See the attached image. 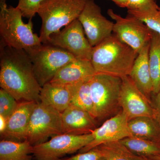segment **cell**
Returning <instances> with one entry per match:
<instances>
[{
  "mask_svg": "<svg viewBox=\"0 0 160 160\" xmlns=\"http://www.w3.org/2000/svg\"><path fill=\"white\" fill-rule=\"evenodd\" d=\"M0 86L18 102H40L42 87L33 71L32 63L26 51L0 42Z\"/></svg>",
  "mask_w": 160,
  "mask_h": 160,
  "instance_id": "obj_1",
  "label": "cell"
},
{
  "mask_svg": "<svg viewBox=\"0 0 160 160\" xmlns=\"http://www.w3.org/2000/svg\"><path fill=\"white\" fill-rule=\"evenodd\" d=\"M138 53L112 33L93 47L91 61L96 73L129 76Z\"/></svg>",
  "mask_w": 160,
  "mask_h": 160,
  "instance_id": "obj_2",
  "label": "cell"
},
{
  "mask_svg": "<svg viewBox=\"0 0 160 160\" xmlns=\"http://www.w3.org/2000/svg\"><path fill=\"white\" fill-rule=\"evenodd\" d=\"M22 17L17 7H8L6 0H0L1 42L12 48L24 50L29 55L42 43L40 37L32 31V19L26 24Z\"/></svg>",
  "mask_w": 160,
  "mask_h": 160,
  "instance_id": "obj_3",
  "label": "cell"
},
{
  "mask_svg": "<svg viewBox=\"0 0 160 160\" xmlns=\"http://www.w3.org/2000/svg\"><path fill=\"white\" fill-rule=\"evenodd\" d=\"M88 0H44L38 14L42 19L40 38L43 44L52 35L78 19Z\"/></svg>",
  "mask_w": 160,
  "mask_h": 160,
  "instance_id": "obj_4",
  "label": "cell"
},
{
  "mask_svg": "<svg viewBox=\"0 0 160 160\" xmlns=\"http://www.w3.org/2000/svg\"><path fill=\"white\" fill-rule=\"evenodd\" d=\"M90 92L94 107V118L105 122L118 113L122 78L96 73L89 81Z\"/></svg>",
  "mask_w": 160,
  "mask_h": 160,
  "instance_id": "obj_5",
  "label": "cell"
},
{
  "mask_svg": "<svg viewBox=\"0 0 160 160\" xmlns=\"http://www.w3.org/2000/svg\"><path fill=\"white\" fill-rule=\"evenodd\" d=\"M63 133L62 113L51 106L38 103L32 114L25 140L35 146L45 142L50 137Z\"/></svg>",
  "mask_w": 160,
  "mask_h": 160,
  "instance_id": "obj_6",
  "label": "cell"
},
{
  "mask_svg": "<svg viewBox=\"0 0 160 160\" xmlns=\"http://www.w3.org/2000/svg\"><path fill=\"white\" fill-rule=\"evenodd\" d=\"M29 55L35 75L41 87L49 82L62 67L76 59L69 52L49 44H42Z\"/></svg>",
  "mask_w": 160,
  "mask_h": 160,
  "instance_id": "obj_7",
  "label": "cell"
},
{
  "mask_svg": "<svg viewBox=\"0 0 160 160\" xmlns=\"http://www.w3.org/2000/svg\"><path fill=\"white\" fill-rule=\"evenodd\" d=\"M107 13L115 22L113 34L138 53L150 43L152 31L142 21L129 14L123 18L111 9Z\"/></svg>",
  "mask_w": 160,
  "mask_h": 160,
  "instance_id": "obj_8",
  "label": "cell"
},
{
  "mask_svg": "<svg viewBox=\"0 0 160 160\" xmlns=\"http://www.w3.org/2000/svg\"><path fill=\"white\" fill-rule=\"evenodd\" d=\"M93 139L92 133L75 135L63 133L52 137L45 142L33 146L36 160H59L66 155L80 151Z\"/></svg>",
  "mask_w": 160,
  "mask_h": 160,
  "instance_id": "obj_9",
  "label": "cell"
},
{
  "mask_svg": "<svg viewBox=\"0 0 160 160\" xmlns=\"http://www.w3.org/2000/svg\"><path fill=\"white\" fill-rule=\"evenodd\" d=\"M46 44L65 49L77 59L91 60L93 47L86 37L78 19L52 35Z\"/></svg>",
  "mask_w": 160,
  "mask_h": 160,
  "instance_id": "obj_10",
  "label": "cell"
},
{
  "mask_svg": "<svg viewBox=\"0 0 160 160\" xmlns=\"http://www.w3.org/2000/svg\"><path fill=\"white\" fill-rule=\"evenodd\" d=\"M78 19L92 47L112 34L114 22L103 15L102 9L94 0H88Z\"/></svg>",
  "mask_w": 160,
  "mask_h": 160,
  "instance_id": "obj_11",
  "label": "cell"
},
{
  "mask_svg": "<svg viewBox=\"0 0 160 160\" xmlns=\"http://www.w3.org/2000/svg\"><path fill=\"white\" fill-rule=\"evenodd\" d=\"M119 105L128 120L140 117L154 118L152 102L141 92L129 76L122 78Z\"/></svg>",
  "mask_w": 160,
  "mask_h": 160,
  "instance_id": "obj_12",
  "label": "cell"
},
{
  "mask_svg": "<svg viewBox=\"0 0 160 160\" xmlns=\"http://www.w3.org/2000/svg\"><path fill=\"white\" fill-rule=\"evenodd\" d=\"M128 118L122 110L103 122L92 133L93 139L81 149L79 152H86L104 143L120 141L131 137L128 126Z\"/></svg>",
  "mask_w": 160,
  "mask_h": 160,
  "instance_id": "obj_13",
  "label": "cell"
},
{
  "mask_svg": "<svg viewBox=\"0 0 160 160\" xmlns=\"http://www.w3.org/2000/svg\"><path fill=\"white\" fill-rule=\"evenodd\" d=\"M95 74L91 61L76 59L60 69L49 83L57 86L77 85L89 81Z\"/></svg>",
  "mask_w": 160,
  "mask_h": 160,
  "instance_id": "obj_14",
  "label": "cell"
},
{
  "mask_svg": "<svg viewBox=\"0 0 160 160\" xmlns=\"http://www.w3.org/2000/svg\"><path fill=\"white\" fill-rule=\"evenodd\" d=\"M37 103L34 101L19 102L17 108L8 118L7 127L1 136V140L25 141L30 118Z\"/></svg>",
  "mask_w": 160,
  "mask_h": 160,
  "instance_id": "obj_15",
  "label": "cell"
},
{
  "mask_svg": "<svg viewBox=\"0 0 160 160\" xmlns=\"http://www.w3.org/2000/svg\"><path fill=\"white\" fill-rule=\"evenodd\" d=\"M63 133L90 134L98 128L97 120L88 112L70 106L62 112Z\"/></svg>",
  "mask_w": 160,
  "mask_h": 160,
  "instance_id": "obj_16",
  "label": "cell"
},
{
  "mask_svg": "<svg viewBox=\"0 0 160 160\" xmlns=\"http://www.w3.org/2000/svg\"><path fill=\"white\" fill-rule=\"evenodd\" d=\"M150 43L140 52L129 75L137 87L152 102L153 86L149 63Z\"/></svg>",
  "mask_w": 160,
  "mask_h": 160,
  "instance_id": "obj_17",
  "label": "cell"
},
{
  "mask_svg": "<svg viewBox=\"0 0 160 160\" xmlns=\"http://www.w3.org/2000/svg\"><path fill=\"white\" fill-rule=\"evenodd\" d=\"M82 84L57 86L46 83L41 88L40 102L52 106L62 113L70 106L72 96Z\"/></svg>",
  "mask_w": 160,
  "mask_h": 160,
  "instance_id": "obj_18",
  "label": "cell"
},
{
  "mask_svg": "<svg viewBox=\"0 0 160 160\" xmlns=\"http://www.w3.org/2000/svg\"><path fill=\"white\" fill-rule=\"evenodd\" d=\"M128 126L131 136L160 145V128L154 118L140 117L130 120Z\"/></svg>",
  "mask_w": 160,
  "mask_h": 160,
  "instance_id": "obj_19",
  "label": "cell"
},
{
  "mask_svg": "<svg viewBox=\"0 0 160 160\" xmlns=\"http://www.w3.org/2000/svg\"><path fill=\"white\" fill-rule=\"evenodd\" d=\"M33 146L26 140L16 142L1 140L0 160H32Z\"/></svg>",
  "mask_w": 160,
  "mask_h": 160,
  "instance_id": "obj_20",
  "label": "cell"
},
{
  "mask_svg": "<svg viewBox=\"0 0 160 160\" xmlns=\"http://www.w3.org/2000/svg\"><path fill=\"white\" fill-rule=\"evenodd\" d=\"M95 148L106 160H147L135 154L120 141L104 143Z\"/></svg>",
  "mask_w": 160,
  "mask_h": 160,
  "instance_id": "obj_21",
  "label": "cell"
},
{
  "mask_svg": "<svg viewBox=\"0 0 160 160\" xmlns=\"http://www.w3.org/2000/svg\"><path fill=\"white\" fill-rule=\"evenodd\" d=\"M149 63L153 94H155L160 91V35L154 31L149 45Z\"/></svg>",
  "mask_w": 160,
  "mask_h": 160,
  "instance_id": "obj_22",
  "label": "cell"
},
{
  "mask_svg": "<svg viewBox=\"0 0 160 160\" xmlns=\"http://www.w3.org/2000/svg\"><path fill=\"white\" fill-rule=\"evenodd\" d=\"M120 142L139 156L148 158L160 155V145L154 142L132 136Z\"/></svg>",
  "mask_w": 160,
  "mask_h": 160,
  "instance_id": "obj_23",
  "label": "cell"
},
{
  "mask_svg": "<svg viewBox=\"0 0 160 160\" xmlns=\"http://www.w3.org/2000/svg\"><path fill=\"white\" fill-rule=\"evenodd\" d=\"M89 81L80 85L72 96L70 106L88 112L94 117V107L90 92Z\"/></svg>",
  "mask_w": 160,
  "mask_h": 160,
  "instance_id": "obj_24",
  "label": "cell"
},
{
  "mask_svg": "<svg viewBox=\"0 0 160 160\" xmlns=\"http://www.w3.org/2000/svg\"><path fill=\"white\" fill-rule=\"evenodd\" d=\"M159 8L157 0H128V14L135 17L153 13Z\"/></svg>",
  "mask_w": 160,
  "mask_h": 160,
  "instance_id": "obj_25",
  "label": "cell"
},
{
  "mask_svg": "<svg viewBox=\"0 0 160 160\" xmlns=\"http://www.w3.org/2000/svg\"><path fill=\"white\" fill-rule=\"evenodd\" d=\"M19 102L11 94L1 88L0 89V115L9 118L17 108Z\"/></svg>",
  "mask_w": 160,
  "mask_h": 160,
  "instance_id": "obj_26",
  "label": "cell"
},
{
  "mask_svg": "<svg viewBox=\"0 0 160 160\" xmlns=\"http://www.w3.org/2000/svg\"><path fill=\"white\" fill-rule=\"evenodd\" d=\"M44 0H18L17 7L19 9L23 17L32 19L38 13Z\"/></svg>",
  "mask_w": 160,
  "mask_h": 160,
  "instance_id": "obj_27",
  "label": "cell"
},
{
  "mask_svg": "<svg viewBox=\"0 0 160 160\" xmlns=\"http://www.w3.org/2000/svg\"><path fill=\"white\" fill-rule=\"evenodd\" d=\"M136 18L142 21L152 31L160 35V4L158 10L153 13Z\"/></svg>",
  "mask_w": 160,
  "mask_h": 160,
  "instance_id": "obj_28",
  "label": "cell"
},
{
  "mask_svg": "<svg viewBox=\"0 0 160 160\" xmlns=\"http://www.w3.org/2000/svg\"><path fill=\"white\" fill-rule=\"evenodd\" d=\"M103 158L101 152L96 148L79 153L71 157L62 158L59 160H101Z\"/></svg>",
  "mask_w": 160,
  "mask_h": 160,
  "instance_id": "obj_29",
  "label": "cell"
},
{
  "mask_svg": "<svg viewBox=\"0 0 160 160\" xmlns=\"http://www.w3.org/2000/svg\"><path fill=\"white\" fill-rule=\"evenodd\" d=\"M152 102L154 109V118L160 128V91L152 97Z\"/></svg>",
  "mask_w": 160,
  "mask_h": 160,
  "instance_id": "obj_30",
  "label": "cell"
},
{
  "mask_svg": "<svg viewBox=\"0 0 160 160\" xmlns=\"http://www.w3.org/2000/svg\"><path fill=\"white\" fill-rule=\"evenodd\" d=\"M8 119L0 115V135H2L6 129Z\"/></svg>",
  "mask_w": 160,
  "mask_h": 160,
  "instance_id": "obj_31",
  "label": "cell"
},
{
  "mask_svg": "<svg viewBox=\"0 0 160 160\" xmlns=\"http://www.w3.org/2000/svg\"><path fill=\"white\" fill-rule=\"evenodd\" d=\"M110 1L114 2L118 7L126 8L128 0H110Z\"/></svg>",
  "mask_w": 160,
  "mask_h": 160,
  "instance_id": "obj_32",
  "label": "cell"
},
{
  "mask_svg": "<svg viewBox=\"0 0 160 160\" xmlns=\"http://www.w3.org/2000/svg\"><path fill=\"white\" fill-rule=\"evenodd\" d=\"M147 160H160V158L157 156L152 157L146 158Z\"/></svg>",
  "mask_w": 160,
  "mask_h": 160,
  "instance_id": "obj_33",
  "label": "cell"
},
{
  "mask_svg": "<svg viewBox=\"0 0 160 160\" xmlns=\"http://www.w3.org/2000/svg\"><path fill=\"white\" fill-rule=\"evenodd\" d=\"M156 156H158L159 157H160V155H159Z\"/></svg>",
  "mask_w": 160,
  "mask_h": 160,
  "instance_id": "obj_34",
  "label": "cell"
},
{
  "mask_svg": "<svg viewBox=\"0 0 160 160\" xmlns=\"http://www.w3.org/2000/svg\"><path fill=\"white\" fill-rule=\"evenodd\" d=\"M101 160H106L104 159V158H103Z\"/></svg>",
  "mask_w": 160,
  "mask_h": 160,
  "instance_id": "obj_35",
  "label": "cell"
}]
</instances>
